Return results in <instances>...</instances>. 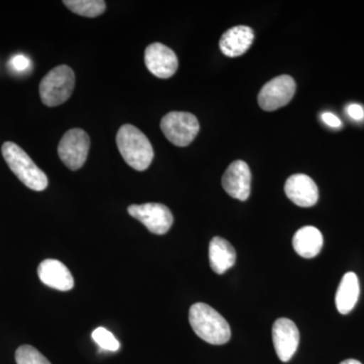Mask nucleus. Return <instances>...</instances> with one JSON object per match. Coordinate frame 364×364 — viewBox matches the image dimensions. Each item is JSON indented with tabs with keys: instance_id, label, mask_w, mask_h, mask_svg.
Instances as JSON below:
<instances>
[{
	"instance_id": "423d86ee",
	"label": "nucleus",
	"mask_w": 364,
	"mask_h": 364,
	"mask_svg": "<svg viewBox=\"0 0 364 364\" xmlns=\"http://www.w3.org/2000/svg\"><path fill=\"white\" fill-rule=\"evenodd\" d=\"M90 139L85 131L72 129L64 134L58 146L62 162L71 170H78L85 165L90 152Z\"/></svg>"
},
{
	"instance_id": "9b49d317",
	"label": "nucleus",
	"mask_w": 364,
	"mask_h": 364,
	"mask_svg": "<svg viewBox=\"0 0 364 364\" xmlns=\"http://www.w3.org/2000/svg\"><path fill=\"white\" fill-rule=\"evenodd\" d=\"M251 178L247 163L237 160L225 171L222 178L223 188L232 198L245 202L250 196Z\"/></svg>"
},
{
	"instance_id": "4468645a",
	"label": "nucleus",
	"mask_w": 364,
	"mask_h": 364,
	"mask_svg": "<svg viewBox=\"0 0 364 364\" xmlns=\"http://www.w3.org/2000/svg\"><path fill=\"white\" fill-rule=\"evenodd\" d=\"M254 41L252 28L246 26H234L230 28L220 41V49L227 57L241 56L250 49Z\"/></svg>"
},
{
	"instance_id": "ddd939ff",
	"label": "nucleus",
	"mask_w": 364,
	"mask_h": 364,
	"mask_svg": "<svg viewBox=\"0 0 364 364\" xmlns=\"http://www.w3.org/2000/svg\"><path fill=\"white\" fill-rule=\"evenodd\" d=\"M38 275L46 286L57 291H68L73 289L74 279L70 270L61 261L46 259L40 263Z\"/></svg>"
},
{
	"instance_id": "b1692460",
	"label": "nucleus",
	"mask_w": 364,
	"mask_h": 364,
	"mask_svg": "<svg viewBox=\"0 0 364 364\" xmlns=\"http://www.w3.org/2000/svg\"><path fill=\"white\" fill-rule=\"evenodd\" d=\"M340 364H363L360 361L356 360V359H347V360L342 361Z\"/></svg>"
},
{
	"instance_id": "aec40b11",
	"label": "nucleus",
	"mask_w": 364,
	"mask_h": 364,
	"mask_svg": "<svg viewBox=\"0 0 364 364\" xmlns=\"http://www.w3.org/2000/svg\"><path fill=\"white\" fill-rule=\"evenodd\" d=\"M92 339L95 340V343L105 351H117L121 347V344L117 341L116 337L114 336L112 332L105 328L100 327L92 332Z\"/></svg>"
},
{
	"instance_id": "dca6fc26",
	"label": "nucleus",
	"mask_w": 364,
	"mask_h": 364,
	"mask_svg": "<svg viewBox=\"0 0 364 364\" xmlns=\"http://www.w3.org/2000/svg\"><path fill=\"white\" fill-rule=\"evenodd\" d=\"M324 243L323 235L316 227L301 228L294 234L293 246L296 252L304 258H314L321 252Z\"/></svg>"
},
{
	"instance_id": "f8f14e48",
	"label": "nucleus",
	"mask_w": 364,
	"mask_h": 364,
	"mask_svg": "<svg viewBox=\"0 0 364 364\" xmlns=\"http://www.w3.org/2000/svg\"><path fill=\"white\" fill-rule=\"evenodd\" d=\"M284 191L289 200L301 208H311L318 203V189L316 182L306 174H294L289 177Z\"/></svg>"
},
{
	"instance_id": "39448f33",
	"label": "nucleus",
	"mask_w": 364,
	"mask_h": 364,
	"mask_svg": "<svg viewBox=\"0 0 364 364\" xmlns=\"http://www.w3.org/2000/svg\"><path fill=\"white\" fill-rule=\"evenodd\" d=\"M160 127L167 140L178 147L188 146L200 132L196 117L184 112H169L162 117Z\"/></svg>"
},
{
	"instance_id": "4be33fe9",
	"label": "nucleus",
	"mask_w": 364,
	"mask_h": 364,
	"mask_svg": "<svg viewBox=\"0 0 364 364\" xmlns=\"http://www.w3.org/2000/svg\"><path fill=\"white\" fill-rule=\"evenodd\" d=\"M347 114L354 121H363L364 119V109L358 104H351L347 107Z\"/></svg>"
},
{
	"instance_id": "a211bd4d",
	"label": "nucleus",
	"mask_w": 364,
	"mask_h": 364,
	"mask_svg": "<svg viewBox=\"0 0 364 364\" xmlns=\"http://www.w3.org/2000/svg\"><path fill=\"white\" fill-rule=\"evenodd\" d=\"M63 4L72 13L86 18H97L104 14L107 9L102 0H65Z\"/></svg>"
},
{
	"instance_id": "6e6552de",
	"label": "nucleus",
	"mask_w": 364,
	"mask_h": 364,
	"mask_svg": "<svg viewBox=\"0 0 364 364\" xmlns=\"http://www.w3.org/2000/svg\"><path fill=\"white\" fill-rule=\"evenodd\" d=\"M128 212L153 234H166L173 224V215L169 208L162 203L132 205L128 208Z\"/></svg>"
},
{
	"instance_id": "412c9836",
	"label": "nucleus",
	"mask_w": 364,
	"mask_h": 364,
	"mask_svg": "<svg viewBox=\"0 0 364 364\" xmlns=\"http://www.w3.org/2000/svg\"><path fill=\"white\" fill-rule=\"evenodd\" d=\"M31 66H32L31 60L23 54L14 55L9 61V67L16 73H23V72L30 70Z\"/></svg>"
},
{
	"instance_id": "5701e85b",
	"label": "nucleus",
	"mask_w": 364,
	"mask_h": 364,
	"mask_svg": "<svg viewBox=\"0 0 364 364\" xmlns=\"http://www.w3.org/2000/svg\"><path fill=\"white\" fill-rule=\"evenodd\" d=\"M322 121L331 128H340L342 126L341 119L332 112H324L322 114Z\"/></svg>"
},
{
	"instance_id": "6ab92c4d",
	"label": "nucleus",
	"mask_w": 364,
	"mask_h": 364,
	"mask_svg": "<svg viewBox=\"0 0 364 364\" xmlns=\"http://www.w3.org/2000/svg\"><path fill=\"white\" fill-rule=\"evenodd\" d=\"M16 364H51L39 350L31 345H21L16 352Z\"/></svg>"
},
{
	"instance_id": "0eeeda50",
	"label": "nucleus",
	"mask_w": 364,
	"mask_h": 364,
	"mask_svg": "<svg viewBox=\"0 0 364 364\" xmlns=\"http://www.w3.org/2000/svg\"><path fill=\"white\" fill-rule=\"evenodd\" d=\"M296 88V81L291 76H277L261 88L258 105L263 111H277L293 100Z\"/></svg>"
},
{
	"instance_id": "f257e3e1",
	"label": "nucleus",
	"mask_w": 364,
	"mask_h": 364,
	"mask_svg": "<svg viewBox=\"0 0 364 364\" xmlns=\"http://www.w3.org/2000/svg\"><path fill=\"white\" fill-rule=\"evenodd\" d=\"M188 318L193 332L208 343L223 345L231 338V329L226 318L207 304L191 306Z\"/></svg>"
},
{
	"instance_id": "2eb2a0df",
	"label": "nucleus",
	"mask_w": 364,
	"mask_h": 364,
	"mask_svg": "<svg viewBox=\"0 0 364 364\" xmlns=\"http://www.w3.org/2000/svg\"><path fill=\"white\" fill-rule=\"evenodd\" d=\"M208 259L210 268L217 274H223L234 267L236 262V251L233 246L221 237H214L210 242Z\"/></svg>"
},
{
	"instance_id": "20e7f679",
	"label": "nucleus",
	"mask_w": 364,
	"mask_h": 364,
	"mask_svg": "<svg viewBox=\"0 0 364 364\" xmlns=\"http://www.w3.org/2000/svg\"><path fill=\"white\" fill-rule=\"evenodd\" d=\"M75 85V74L69 66L53 68L40 83V97L47 107H57L70 98Z\"/></svg>"
},
{
	"instance_id": "1a4fd4ad",
	"label": "nucleus",
	"mask_w": 364,
	"mask_h": 364,
	"mask_svg": "<svg viewBox=\"0 0 364 364\" xmlns=\"http://www.w3.org/2000/svg\"><path fill=\"white\" fill-rule=\"evenodd\" d=\"M272 340L277 356L282 363H287L293 358L294 353L298 350V327L289 318H277L272 327Z\"/></svg>"
},
{
	"instance_id": "f03ea898",
	"label": "nucleus",
	"mask_w": 364,
	"mask_h": 364,
	"mask_svg": "<svg viewBox=\"0 0 364 364\" xmlns=\"http://www.w3.org/2000/svg\"><path fill=\"white\" fill-rule=\"evenodd\" d=\"M117 145L127 164L138 171L147 169L154 158L149 139L133 124H124L119 128Z\"/></svg>"
},
{
	"instance_id": "7ed1b4c3",
	"label": "nucleus",
	"mask_w": 364,
	"mask_h": 364,
	"mask_svg": "<svg viewBox=\"0 0 364 364\" xmlns=\"http://www.w3.org/2000/svg\"><path fill=\"white\" fill-rule=\"evenodd\" d=\"M2 155L11 171L28 188L42 191L47 188L48 177L41 170L32 158L14 142H6L2 145Z\"/></svg>"
},
{
	"instance_id": "9d476101",
	"label": "nucleus",
	"mask_w": 364,
	"mask_h": 364,
	"mask_svg": "<svg viewBox=\"0 0 364 364\" xmlns=\"http://www.w3.org/2000/svg\"><path fill=\"white\" fill-rule=\"evenodd\" d=\"M145 64L153 75L162 79L171 77L178 69L176 53L160 43L148 46L145 51Z\"/></svg>"
},
{
	"instance_id": "f3484780",
	"label": "nucleus",
	"mask_w": 364,
	"mask_h": 364,
	"mask_svg": "<svg viewBox=\"0 0 364 364\" xmlns=\"http://www.w3.org/2000/svg\"><path fill=\"white\" fill-rule=\"evenodd\" d=\"M359 293L360 287L358 275L354 272H347L342 277L335 298L338 312L342 315L350 313L358 303Z\"/></svg>"
}]
</instances>
